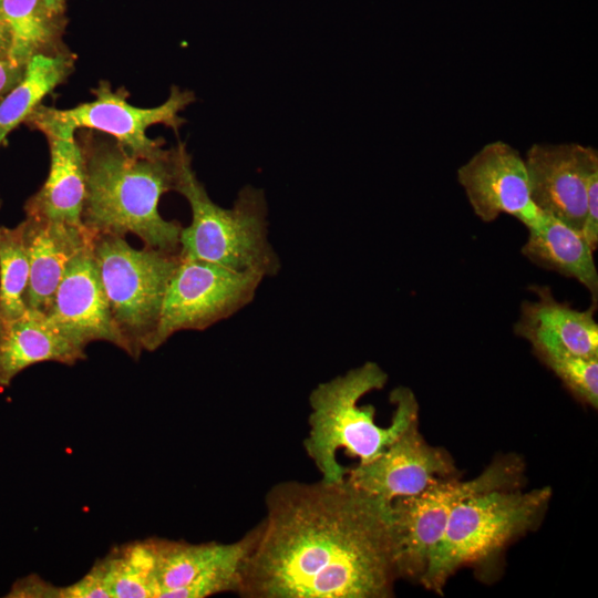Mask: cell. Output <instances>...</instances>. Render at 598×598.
Returning <instances> with one entry per match:
<instances>
[{"label":"cell","mask_w":598,"mask_h":598,"mask_svg":"<svg viewBox=\"0 0 598 598\" xmlns=\"http://www.w3.org/2000/svg\"><path fill=\"white\" fill-rule=\"evenodd\" d=\"M590 247L598 246V163L592 165L587 174L586 215L581 229Z\"/></svg>","instance_id":"d4e9b609"},{"label":"cell","mask_w":598,"mask_h":598,"mask_svg":"<svg viewBox=\"0 0 598 598\" xmlns=\"http://www.w3.org/2000/svg\"><path fill=\"white\" fill-rule=\"evenodd\" d=\"M258 526L233 543L189 544L155 539L158 598H205L238 594Z\"/></svg>","instance_id":"30bf717a"},{"label":"cell","mask_w":598,"mask_h":598,"mask_svg":"<svg viewBox=\"0 0 598 598\" xmlns=\"http://www.w3.org/2000/svg\"><path fill=\"white\" fill-rule=\"evenodd\" d=\"M62 14L44 0H0V18L10 33L8 58L25 66L37 54L60 51Z\"/></svg>","instance_id":"ffe728a7"},{"label":"cell","mask_w":598,"mask_h":598,"mask_svg":"<svg viewBox=\"0 0 598 598\" xmlns=\"http://www.w3.org/2000/svg\"><path fill=\"white\" fill-rule=\"evenodd\" d=\"M525 466L515 454L493 461L478 476L439 478L420 494L391 502L399 578L420 584L453 509L465 499L496 489L519 488Z\"/></svg>","instance_id":"52a82bcc"},{"label":"cell","mask_w":598,"mask_h":598,"mask_svg":"<svg viewBox=\"0 0 598 598\" xmlns=\"http://www.w3.org/2000/svg\"><path fill=\"white\" fill-rule=\"evenodd\" d=\"M532 349L577 400L598 408V358H585L545 346H532Z\"/></svg>","instance_id":"cb8c5ba5"},{"label":"cell","mask_w":598,"mask_h":598,"mask_svg":"<svg viewBox=\"0 0 598 598\" xmlns=\"http://www.w3.org/2000/svg\"><path fill=\"white\" fill-rule=\"evenodd\" d=\"M551 498V488L496 489L460 503L434 549L420 584L442 594L463 567L477 571L496 566L504 549L542 522Z\"/></svg>","instance_id":"5b68a950"},{"label":"cell","mask_w":598,"mask_h":598,"mask_svg":"<svg viewBox=\"0 0 598 598\" xmlns=\"http://www.w3.org/2000/svg\"><path fill=\"white\" fill-rule=\"evenodd\" d=\"M451 455L430 445L413 421L378 457L347 470L359 489L389 503L423 492L439 478L457 476Z\"/></svg>","instance_id":"7c38bea8"},{"label":"cell","mask_w":598,"mask_h":598,"mask_svg":"<svg viewBox=\"0 0 598 598\" xmlns=\"http://www.w3.org/2000/svg\"><path fill=\"white\" fill-rule=\"evenodd\" d=\"M24 69L8 56H0V102L19 83Z\"/></svg>","instance_id":"83f0119b"},{"label":"cell","mask_w":598,"mask_h":598,"mask_svg":"<svg viewBox=\"0 0 598 598\" xmlns=\"http://www.w3.org/2000/svg\"><path fill=\"white\" fill-rule=\"evenodd\" d=\"M85 165L82 223L93 235L133 234L144 246L178 254L182 225L158 212L161 196L175 190L176 147L154 156L128 152L114 140L89 134L79 141Z\"/></svg>","instance_id":"7a4b0ae2"},{"label":"cell","mask_w":598,"mask_h":598,"mask_svg":"<svg viewBox=\"0 0 598 598\" xmlns=\"http://www.w3.org/2000/svg\"><path fill=\"white\" fill-rule=\"evenodd\" d=\"M85 349L64 336L45 312L27 308L12 319H0V388H8L27 368L41 362L73 365Z\"/></svg>","instance_id":"e0dca14e"},{"label":"cell","mask_w":598,"mask_h":598,"mask_svg":"<svg viewBox=\"0 0 598 598\" xmlns=\"http://www.w3.org/2000/svg\"><path fill=\"white\" fill-rule=\"evenodd\" d=\"M10 48V33L6 23L0 18V56H8Z\"/></svg>","instance_id":"f1b7e54d"},{"label":"cell","mask_w":598,"mask_h":598,"mask_svg":"<svg viewBox=\"0 0 598 598\" xmlns=\"http://www.w3.org/2000/svg\"><path fill=\"white\" fill-rule=\"evenodd\" d=\"M27 122L45 135L50 148L49 175L38 193L27 202V217L85 227L82 223L85 165L75 130L42 120Z\"/></svg>","instance_id":"9a60e30c"},{"label":"cell","mask_w":598,"mask_h":598,"mask_svg":"<svg viewBox=\"0 0 598 598\" xmlns=\"http://www.w3.org/2000/svg\"><path fill=\"white\" fill-rule=\"evenodd\" d=\"M47 4L59 13L64 12V0H44Z\"/></svg>","instance_id":"f546056e"},{"label":"cell","mask_w":598,"mask_h":598,"mask_svg":"<svg viewBox=\"0 0 598 598\" xmlns=\"http://www.w3.org/2000/svg\"><path fill=\"white\" fill-rule=\"evenodd\" d=\"M30 264L24 224L0 227V319H12L27 309Z\"/></svg>","instance_id":"603a6c76"},{"label":"cell","mask_w":598,"mask_h":598,"mask_svg":"<svg viewBox=\"0 0 598 598\" xmlns=\"http://www.w3.org/2000/svg\"><path fill=\"white\" fill-rule=\"evenodd\" d=\"M265 503L239 596H394L399 575L391 503L347 478L285 481L269 489Z\"/></svg>","instance_id":"6da1fadb"},{"label":"cell","mask_w":598,"mask_h":598,"mask_svg":"<svg viewBox=\"0 0 598 598\" xmlns=\"http://www.w3.org/2000/svg\"><path fill=\"white\" fill-rule=\"evenodd\" d=\"M388 373L368 361L344 374L319 383L309 395V433L303 447L329 483L341 482L347 467L337 458L339 450L365 464L378 457L413 421L419 419V403L410 388L398 386L390 393L394 412L389 426L375 423L373 405H360L365 394L381 390Z\"/></svg>","instance_id":"3957f363"},{"label":"cell","mask_w":598,"mask_h":598,"mask_svg":"<svg viewBox=\"0 0 598 598\" xmlns=\"http://www.w3.org/2000/svg\"><path fill=\"white\" fill-rule=\"evenodd\" d=\"M61 598H111L102 574L94 564L91 570L72 585L61 587Z\"/></svg>","instance_id":"484cf974"},{"label":"cell","mask_w":598,"mask_h":598,"mask_svg":"<svg viewBox=\"0 0 598 598\" xmlns=\"http://www.w3.org/2000/svg\"><path fill=\"white\" fill-rule=\"evenodd\" d=\"M92 92L94 100L71 109L61 110L40 104L27 121L42 120L66 125L75 131L86 128L102 132L135 155L154 156L165 150V141L150 138L147 128L162 124L177 133L184 124L179 112L195 101L192 91L176 85L171 87L167 100L154 107L132 105L126 100V91H114L106 81H101Z\"/></svg>","instance_id":"9c48e42d"},{"label":"cell","mask_w":598,"mask_h":598,"mask_svg":"<svg viewBox=\"0 0 598 598\" xmlns=\"http://www.w3.org/2000/svg\"><path fill=\"white\" fill-rule=\"evenodd\" d=\"M95 564L111 598H158L155 539L115 548Z\"/></svg>","instance_id":"7402d4cb"},{"label":"cell","mask_w":598,"mask_h":598,"mask_svg":"<svg viewBox=\"0 0 598 598\" xmlns=\"http://www.w3.org/2000/svg\"><path fill=\"white\" fill-rule=\"evenodd\" d=\"M24 239L30 276L27 308L47 312L73 256L93 237L85 227L27 217Z\"/></svg>","instance_id":"ac0fdd59"},{"label":"cell","mask_w":598,"mask_h":598,"mask_svg":"<svg viewBox=\"0 0 598 598\" xmlns=\"http://www.w3.org/2000/svg\"><path fill=\"white\" fill-rule=\"evenodd\" d=\"M524 158L537 209L581 231L587 174L598 163L597 150L578 143H535Z\"/></svg>","instance_id":"4fadbf2b"},{"label":"cell","mask_w":598,"mask_h":598,"mask_svg":"<svg viewBox=\"0 0 598 598\" xmlns=\"http://www.w3.org/2000/svg\"><path fill=\"white\" fill-rule=\"evenodd\" d=\"M74 61L73 54L62 50L30 59L19 83L0 102V146L11 131L27 121L44 96L65 81L74 69Z\"/></svg>","instance_id":"44dd1931"},{"label":"cell","mask_w":598,"mask_h":598,"mask_svg":"<svg viewBox=\"0 0 598 598\" xmlns=\"http://www.w3.org/2000/svg\"><path fill=\"white\" fill-rule=\"evenodd\" d=\"M457 181L484 223L507 214L529 229L543 218L532 199L525 158L504 141L484 145L458 167Z\"/></svg>","instance_id":"8fae6325"},{"label":"cell","mask_w":598,"mask_h":598,"mask_svg":"<svg viewBox=\"0 0 598 598\" xmlns=\"http://www.w3.org/2000/svg\"><path fill=\"white\" fill-rule=\"evenodd\" d=\"M177 151L175 192L189 204L192 221L181 233L179 254L237 271L254 270L265 278L276 276L281 262L268 240V207L265 193L251 185L237 194L231 208L214 203L198 181L184 143Z\"/></svg>","instance_id":"277c9868"},{"label":"cell","mask_w":598,"mask_h":598,"mask_svg":"<svg viewBox=\"0 0 598 598\" xmlns=\"http://www.w3.org/2000/svg\"><path fill=\"white\" fill-rule=\"evenodd\" d=\"M535 301L520 306L514 333L530 346L560 348L585 358H598L597 306L577 310L568 302L558 301L548 286H532Z\"/></svg>","instance_id":"2e32d148"},{"label":"cell","mask_w":598,"mask_h":598,"mask_svg":"<svg viewBox=\"0 0 598 598\" xmlns=\"http://www.w3.org/2000/svg\"><path fill=\"white\" fill-rule=\"evenodd\" d=\"M594 251L581 231L546 215L528 229L522 247V255L534 265L576 279L589 291L591 305L597 306L598 270Z\"/></svg>","instance_id":"d6986e66"},{"label":"cell","mask_w":598,"mask_h":598,"mask_svg":"<svg viewBox=\"0 0 598 598\" xmlns=\"http://www.w3.org/2000/svg\"><path fill=\"white\" fill-rule=\"evenodd\" d=\"M7 597L13 598H61V587L51 585L39 576L18 579Z\"/></svg>","instance_id":"4316f807"},{"label":"cell","mask_w":598,"mask_h":598,"mask_svg":"<svg viewBox=\"0 0 598 598\" xmlns=\"http://www.w3.org/2000/svg\"><path fill=\"white\" fill-rule=\"evenodd\" d=\"M93 237L70 260L45 313L84 349L93 341H106L124 350L94 257Z\"/></svg>","instance_id":"5bb4252c"},{"label":"cell","mask_w":598,"mask_h":598,"mask_svg":"<svg viewBox=\"0 0 598 598\" xmlns=\"http://www.w3.org/2000/svg\"><path fill=\"white\" fill-rule=\"evenodd\" d=\"M93 252L124 351L137 359L155 333L181 255L146 246L135 249L114 235H94Z\"/></svg>","instance_id":"8992f818"},{"label":"cell","mask_w":598,"mask_h":598,"mask_svg":"<svg viewBox=\"0 0 598 598\" xmlns=\"http://www.w3.org/2000/svg\"><path fill=\"white\" fill-rule=\"evenodd\" d=\"M264 278L254 270L237 271L181 255L147 351L158 349L178 331L205 330L230 318L254 300Z\"/></svg>","instance_id":"ba28073f"}]
</instances>
